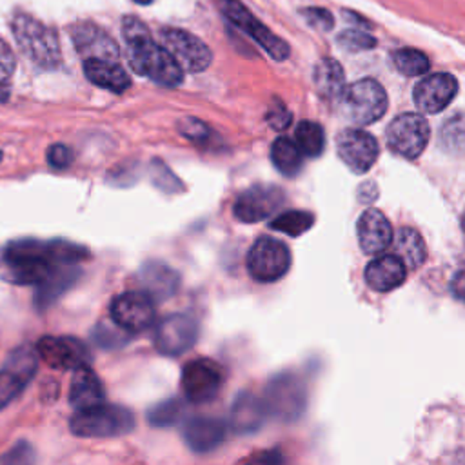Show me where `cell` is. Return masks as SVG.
<instances>
[{"label": "cell", "mask_w": 465, "mask_h": 465, "mask_svg": "<svg viewBox=\"0 0 465 465\" xmlns=\"http://www.w3.org/2000/svg\"><path fill=\"white\" fill-rule=\"evenodd\" d=\"M87 249L65 240H15L0 256V278L15 285H38L62 265H76Z\"/></svg>", "instance_id": "obj_1"}, {"label": "cell", "mask_w": 465, "mask_h": 465, "mask_svg": "<svg viewBox=\"0 0 465 465\" xmlns=\"http://www.w3.org/2000/svg\"><path fill=\"white\" fill-rule=\"evenodd\" d=\"M122 33L129 49V64L134 73L165 87H176L182 84L183 69L163 45L154 44L142 20L125 16Z\"/></svg>", "instance_id": "obj_2"}, {"label": "cell", "mask_w": 465, "mask_h": 465, "mask_svg": "<svg viewBox=\"0 0 465 465\" xmlns=\"http://www.w3.org/2000/svg\"><path fill=\"white\" fill-rule=\"evenodd\" d=\"M13 36L20 49L40 67L53 69L60 64V44L56 33L31 15L18 13L11 20Z\"/></svg>", "instance_id": "obj_3"}, {"label": "cell", "mask_w": 465, "mask_h": 465, "mask_svg": "<svg viewBox=\"0 0 465 465\" xmlns=\"http://www.w3.org/2000/svg\"><path fill=\"white\" fill-rule=\"evenodd\" d=\"M336 102L341 116L356 125L372 124L387 111V93L380 82L372 78H363L345 85Z\"/></svg>", "instance_id": "obj_4"}, {"label": "cell", "mask_w": 465, "mask_h": 465, "mask_svg": "<svg viewBox=\"0 0 465 465\" xmlns=\"http://www.w3.org/2000/svg\"><path fill=\"white\" fill-rule=\"evenodd\" d=\"M71 432L82 438H111L133 430L134 414L122 405L98 403L76 411L69 421Z\"/></svg>", "instance_id": "obj_5"}, {"label": "cell", "mask_w": 465, "mask_h": 465, "mask_svg": "<svg viewBox=\"0 0 465 465\" xmlns=\"http://www.w3.org/2000/svg\"><path fill=\"white\" fill-rule=\"evenodd\" d=\"M291 267L289 247L271 236H260L247 252V271L262 283L280 280Z\"/></svg>", "instance_id": "obj_6"}, {"label": "cell", "mask_w": 465, "mask_h": 465, "mask_svg": "<svg viewBox=\"0 0 465 465\" xmlns=\"http://www.w3.org/2000/svg\"><path fill=\"white\" fill-rule=\"evenodd\" d=\"M262 401L269 414L280 420H294L302 414L307 394L296 374L282 372L269 381Z\"/></svg>", "instance_id": "obj_7"}, {"label": "cell", "mask_w": 465, "mask_h": 465, "mask_svg": "<svg viewBox=\"0 0 465 465\" xmlns=\"http://www.w3.org/2000/svg\"><path fill=\"white\" fill-rule=\"evenodd\" d=\"M429 124L418 113H403L387 127V145L403 158H418L429 142Z\"/></svg>", "instance_id": "obj_8"}, {"label": "cell", "mask_w": 465, "mask_h": 465, "mask_svg": "<svg viewBox=\"0 0 465 465\" xmlns=\"http://www.w3.org/2000/svg\"><path fill=\"white\" fill-rule=\"evenodd\" d=\"M198 331V322L191 314L174 312L156 323L153 341L158 352L165 356H180L194 345Z\"/></svg>", "instance_id": "obj_9"}, {"label": "cell", "mask_w": 465, "mask_h": 465, "mask_svg": "<svg viewBox=\"0 0 465 465\" xmlns=\"http://www.w3.org/2000/svg\"><path fill=\"white\" fill-rule=\"evenodd\" d=\"M222 13L231 24L240 27L245 35L256 40L274 60H285L291 53L289 45L274 35L267 25H263L252 13L238 0H222Z\"/></svg>", "instance_id": "obj_10"}, {"label": "cell", "mask_w": 465, "mask_h": 465, "mask_svg": "<svg viewBox=\"0 0 465 465\" xmlns=\"http://www.w3.org/2000/svg\"><path fill=\"white\" fill-rule=\"evenodd\" d=\"M223 383V369L209 358H196L183 365L182 389L189 401L205 403L213 400Z\"/></svg>", "instance_id": "obj_11"}, {"label": "cell", "mask_w": 465, "mask_h": 465, "mask_svg": "<svg viewBox=\"0 0 465 465\" xmlns=\"http://www.w3.org/2000/svg\"><path fill=\"white\" fill-rule=\"evenodd\" d=\"M160 38L162 45L173 54V58L180 64L182 69L189 73H200L209 67L213 53L198 36L183 29L165 27L162 29Z\"/></svg>", "instance_id": "obj_12"}, {"label": "cell", "mask_w": 465, "mask_h": 465, "mask_svg": "<svg viewBox=\"0 0 465 465\" xmlns=\"http://www.w3.org/2000/svg\"><path fill=\"white\" fill-rule=\"evenodd\" d=\"M113 322L127 332H142L154 322V302L143 291L122 292L111 302Z\"/></svg>", "instance_id": "obj_13"}, {"label": "cell", "mask_w": 465, "mask_h": 465, "mask_svg": "<svg viewBox=\"0 0 465 465\" xmlns=\"http://www.w3.org/2000/svg\"><path fill=\"white\" fill-rule=\"evenodd\" d=\"M336 151L341 162L356 174L367 173L380 154L376 138L371 133L356 127L338 133Z\"/></svg>", "instance_id": "obj_14"}, {"label": "cell", "mask_w": 465, "mask_h": 465, "mask_svg": "<svg viewBox=\"0 0 465 465\" xmlns=\"http://www.w3.org/2000/svg\"><path fill=\"white\" fill-rule=\"evenodd\" d=\"M38 358L53 369L74 371L87 365V347L73 336H42L36 343Z\"/></svg>", "instance_id": "obj_15"}, {"label": "cell", "mask_w": 465, "mask_h": 465, "mask_svg": "<svg viewBox=\"0 0 465 465\" xmlns=\"http://www.w3.org/2000/svg\"><path fill=\"white\" fill-rule=\"evenodd\" d=\"M283 202V193L274 185H252L234 202L232 213L243 223L265 220Z\"/></svg>", "instance_id": "obj_16"}, {"label": "cell", "mask_w": 465, "mask_h": 465, "mask_svg": "<svg viewBox=\"0 0 465 465\" xmlns=\"http://www.w3.org/2000/svg\"><path fill=\"white\" fill-rule=\"evenodd\" d=\"M456 93L458 82L452 74L432 73L416 84L412 91V100L420 111L432 114L443 111L452 102Z\"/></svg>", "instance_id": "obj_17"}, {"label": "cell", "mask_w": 465, "mask_h": 465, "mask_svg": "<svg viewBox=\"0 0 465 465\" xmlns=\"http://www.w3.org/2000/svg\"><path fill=\"white\" fill-rule=\"evenodd\" d=\"M71 40L84 60L116 62L120 54L116 42L93 22L74 24L71 27Z\"/></svg>", "instance_id": "obj_18"}, {"label": "cell", "mask_w": 465, "mask_h": 465, "mask_svg": "<svg viewBox=\"0 0 465 465\" xmlns=\"http://www.w3.org/2000/svg\"><path fill=\"white\" fill-rule=\"evenodd\" d=\"M358 242L365 254H381L392 243L394 232L391 222L378 209H367L361 213L356 223Z\"/></svg>", "instance_id": "obj_19"}, {"label": "cell", "mask_w": 465, "mask_h": 465, "mask_svg": "<svg viewBox=\"0 0 465 465\" xmlns=\"http://www.w3.org/2000/svg\"><path fill=\"white\" fill-rule=\"evenodd\" d=\"M407 278L405 263L392 252L381 254L369 262L365 267V282L378 292H389L400 287Z\"/></svg>", "instance_id": "obj_20"}, {"label": "cell", "mask_w": 465, "mask_h": 465, "mask_svg": "<svg viewBox=\"0 0 465 465\" xmlns=\"http://www.w3.org/2000/svg\"><path fill=\"white\" fill-rule=\"evenodd\" d=\"M138 278L143 287V292H147L154 300H165L173 296L180 285L178 272L158 260L145 262L140 269Z\"/></svg>", "instance_id": "obj_21"}, {"label": "cell", "mask_w": 465, "mask_h": 465, "mask_svg": "<svg viewBox=\"0 0 465 465\" xmlns=\"http://www.w3.org/2000/svg\"><path fill=\"white\" fill-rule=\"evenodd\" d=\"M227 427L222 420L198 416L185 423L183 438L185 443L196 452H209L225 440Z\"/></svg>", "instance_id": "obj_22"}, {"label": "cell", "mask_w": 465, "mask_h": 465, "mask_svg": "<svg viewBox=\"0 0 465 465\" xmlns=\"http://www.w3.org/2000/svg\"><path fill=\"white\" fill-rule=\"evenodd\" d=\"M80 278V269L76 265H62L53 271L42 283L36 285L35 307L44 311L51 307L67 289H71Z\"/></svg>", "instance_id": "obj_23"}, {"label": "cell", "mask_w": 465, "mask_h": 465, "mask_svg": "<svg viewBox=\"0 0 465 465\" xmlns=\"http://www.w3.org/2000/svg\"><path fill=\"white\" fill-rule=\"evenodd\" d=\"M69 401L76 411L104 403V387L94 371L87 365L74 369L69 391Z\"/></svg>", "instance_id": "obj_24"}, {"label": "cell", "mask_w": 465, "mask_h": 465, "mask_svg": "<svg viewBox=\"0 0 465 465\" xmlns=\"http://www.w3.org/2000/svg\"><path fill=\"white\" fill-rule=\"evenodd\" d=\"M265 414H267V411L260 398L252 396L251 392H242L231 407L229 423L236 432L247 434V432H254L260 429Z\"/></svg>", "instance_id": "obj_25"}, {"label": "cell", "mask_w": 465, "mask_h": 465, "mask_svg": "<svg viewBox=\"0 0 465 465\" xmlns=\"http://www.w3.org/2000/svg\"><path fill=\"white\" fill-rule=\"evenodd\" d=\"M84 73L94 85L113 93H124L131 87V78L122 65L105 60H84Z\"/></svg>", "instance_id": "obj_26"}, {"label": "cell", "mask_w": 465, "mask_h": 465, "mask_svg": "<svg viewBox=\"0 0 465 465\" xmlns=\"http://www.w3.org/2000/svg\"><path fill=\"white\" fill-rule=\"evenodd\" d=\"M314 85L325 100H336L345 87L343 67L334 58H323L314 67Z\"/></svg>", "instance_id": "obj_27"}, {"label": "cell", "mask_w": 465, "mask_h": 465, "mask_svg": "<svg viewBox=\"0 0 465 465\" xmlns=\"http://www.w3.org/2000/svg\"><path fill=\"white\" fill-rule=\"evenodd\" d=\"M391 245H394V254L405 263L407 269H418L425 262V243L416 229L401 227L396 238H392Z\"/></svg>", "instance_id": "obj_28"}, {"label": "cell", "mask_w": 465, "mask_h": 465, "mask_svg": "<svg viewBox=\"0 0 465 465\" xmlns=\"http://www.w3.org/2000/svg\"><path fill=\"white\" fill-rule=\"evenodd\" d=\"M271 162L282 174L294 176L303 165V154L291 138L280 136L271 145Z\"/></svg>", "instance_id": "obj_29"}, {"label": "cell", "mask_w": 465, "mask_h": 465, "mask_svg": "<svg viewBox=\"0 0 465 465\" xmlns=\"http://www.w3.org/2000/svg\"><path fill=\"white\" fill-rule=\"evenodd\" d=\"M438 145L450 156L465 154V113L452 114L441 124L438 133Z\"/></svg>", "instance_id": "obj_30"}, {"label": "cell", "mask_w": 465, "mask_h": 465, "mask_svg": "<svg viewBox=\"0 0 465 465\" xmlns=\"http://www.w3.org/2000/svg\"><path fill=\"white\" fill-rule=\"evenodd\" d=\"M294 143L298 145L302 154L312 156V158L320 156L325 147V134L322 125L311 120L300 122L294 131Z\"/></svg>", "instance_id": "obj_31"}, {"label": "cell", "mask_w": 465, "mask_h": 465, "mask_svg": "<svg viewBox=\"0 0 465 465\" xmlns=\"http://www.w3.org/2000/svg\"><path fill=\"white\" fill-rule=\"evenodd\" d=\"M312 222H314V216L311 213L291 209V211L280 213L276 218L269 222V225L271 229L285 232L289 236H300L312 227Z\"/></svg>", "instance_id": "obj_32"}, {"label": "cell", "mask_w": 465, "mask_h": 465, "mask_svg": "<svg viewBox=\"0 0 465 465\" xmlns=\"http://www.w3.org/2000/svg\"><path fill=\"white\" fill-rule=\"evenodd\" d=\"M392 64L400 73H403L407 76H420L430 69L429 58L421 51L412 49V47L396 49L392 53Z\"/></svg>", "instance_id": "obj_33"}, {"label": "cell", "mask_w": 465, "mask_h": 465, "mask_svg": "<svg viewBox=\"0 0 465 465\" xmlns=\"http://www.w3.org/2000/svg\"><path fill=\"white\" fill-rule=\"evenodd\" d=\"M183 414H185V403L182 400L171 398L151 407L147 412V420L154 427H171L178 423L183 418Z\"/></svg>", "instance_id": "obj_34"}, {"label": "cell", "mask_w": 465, "mask_h": 465, "mask_svg": "<svg viewBox=\"0 0 465 465\" xmlns=\"http://www.w3.org/2000/svg\"><path fill=\"white\" fill-rule=\"evenodd\" d=\"M36 361H38V352L29 345H22L9 354L4 367L13 371L16 376H20L27 383L36 371Z\"/></svg>", "instance_id": "obj_35"}, {"label": "cell", "mask_w": 465, "mask_h": 465, "mask_svg": "<svg viewBox=\"0 0 465 465\" xmlns=\"http://www.w3.org/2000/svg\"><path fill=\"white\" fill-rule=\"evenodd\" d=\"M338 44H340V47H343L351 53H356V51L372 49L376 45V40L369 33H365L358 27L356 29L351 27V29H345L338 35Z\"/></svg>", "instance_id": "obj_36"}, {"label": "cell", "mask_w": 465, "mask_h": 465, "mask_svg": "<svg viewBox=\"0 0 465 465\" xmlns=\"http://www.w3.org/2000/svg\"><path fill=\"white\" fill-rule=\"evenodd\" d=\"M24 387H25V381L20 376H16L13 371L4 367L0 371V409L5 407L11 400H15Z\"/></svg>", "instance_id": "obj_37"}, {"label": "cell", "mask_w": 465, "mask_h": 465, "mask_svg": "<svg viewBox=\"0 0 465 465\" xmlns=\"http://www.w3.org/2000/svg\"><path fill=\"white\" fill-rule=\"evenodd\" d=\"M178 131H180L185 138H189V140H193V142H196V143H203V142H207L209 136H211V129H209L202 120L193 118V116L182 118V120L178 122Z\"/></svg>", "instance_id": "obj_38"}, {"label": "cell", "mask_w": 465, "mask_h": 465, "mask_svg": "<svg viewBox=\"0 0 465 465\" xmlns=\"http://www.w3.org/2000/svg\"><path fill=\"white\" fill-rule=\"evenodd\" d=\"M0 465H35V452L29 443L20 441L0 456Z\"/></svg>", "instance_id": "obj_39"}, {"label": "cell", "mask_w": 465, "mask_h": 465, "mask_svg": "<svg viewBox=\"0 0 465 465\" xmlns=\"http://www.w3.org/2000/svg\"><path fill=\"white\" fill-rule=\"evenodd\" d=\"M151 176H153V182L160 187V189H163V191H167V193H173V191H178L180 189V182L173 176V173L162 163V162H158V160H154L153 162V165H151Z\"/></svg>", "instance_id": "obj_40"}, {"label": "cell", "mask_w": 465, "mask_h": 465, "mask_svg": "<svg viewBox=\"0 0 465 465\" xmlns=\"http://www.w3.org/2000/svg\"><path fill=\"white\" fill-rule=\"evenodd\" d=\"M302 15H303L305 22H307L311 27H314V29L329 31V29H332V25H334L332 15H331L327 9H323V7H307V9L302 11Z\"/></svg>", "instance_id": "obj_41"}, {"label": "cell", "mask_w": 465, "mask_h": 465, "mask_svg": "<svg viewBox=\"0 0 465 465\" xmlns=\"http://www.w3.org/2000/svg\"><path fill=\"white\" fill-rule=\"evenodd\" d=\"M120 331H124V329H120L118 325L114 329H111L109 325L100 323V325H96L93 336H94L96 343L102 347H116L118 343H124V340H125V334H120Z\"/></svg>", "instance_id": "obj_42"}, {"label": "cell", "mask_w": 465, "mask_h": 465, "mask_svg": "<svg viewBox=\"0 0 465 465\" xmlns=\"http://www.w3.org/2000/svg\"><path fill=\"white\" fill-rule=\"evenodd\" d=\"M47 162L54 169H65L73 162V153L64 143H53L47 149Z\"/></svg>", "instance_id": "obj_43"}, {"label": "cell", "mask_w": 465, "mask_h": 465, "mask_svg": "<svg viewBox=\"0 0 465 465\" xmlns=\"http://www.w3.org/2000/svg\"><path fill=\"white\" fill-rule=\"evenodd\" d=\"M291 111L283 105V104H280V102H276L271 109H269V113H267V122H269V125L271 127H274V129H278V131H283V129H287L289 127V124H291Z\"/></svg>", "instance_id": "obj_44"}, {"label": "cell", "mask_w": 465, "mask_h": 465, "mask_svg": "<svg viewBox=\"0 0 465 465\" xmlns=\"http://www.w3.org/2000/svg\"><path fill=\"white\" fill-rule=\"evenodd\" d=\"M15 71V54L11 47L0 40V82H7Z\"/></svg>", "instance_id": "obj_45"}, {"label": "cell", "mask_w": 465, "mask_h": 465, "mask_svg": "<svg viewBox=\"0 0 465 465\" xmlns=\"http://www.w3.org/2000/svg\"><path fill=\"white\" fill-rule=\"evenodd\" d=\"M283 456L278 449H269V450H260L252 454L245 465H282Z\"/></svg>", "instance_id": "obj_46"}, {"label": "cell", "mask_w": 465, "mask_h": 465, "mask_svg": "<svg viewBox=\"0 0 465 465\" xmlns=\"http://www.w3.org/2000/svg\"><path fill=\"white\" fill-rule=\"evenodd\" d=\"M450 292L456 300L465 302V269L456 271L450 278Z\"/></svg>", "instance_id": "obj_47"}, {"label": "cell", "mask_w": 465, "mask_h": 465, "mask_svg": "<svg viewBox=\"0 0 465 465\" xmlns=\"http://www.w3.org/2000/svg\"><path fill=\"white\" fill-rule=\"evenodd\" d=\"M9 98V85L7 82H0V102H5Z\"/></svg>", "instance_id": "obj_48"}, {"label": "cell", "mask_w": 465, "mask_h": 465, "mask_svg": "<svg viewBox=\"0 0 465 465\" xmlns=\"http://www.w3.org/2000/svg\"><path fill=\"white\" fill-rule=\"evenodd\" d=\"M461 229H463V231H465V214H463V216H461Z\"/></svg>", "instance_id": "obj_49"}, {"label": "cell", "mask_w": 465, "mask_h": 465, "mask_svg": "<svg viewBox=\"0 0 465 465\" xmlns=\"http://www.w3.org/2000/svg\"><path fill=\"white\" fill-rule=\"evenodd\" d=\"M134 2H136V4H149L151 0H134Z\"/></svg>", "instance_id": "obj_50"}, {"label": "cell", "mask_w": 465, "mask_h": 465, "mask_svg": "<svg viewBox=\"0 0 465 465\" xmlns=\"http://www.w3.org/2000/svg\"><path fill=\"white\" fill-rule=\"evenodd\" d=\"M0 160H2V151H0Z\"/></svg>", "instance_id": "obj_51"}]
</instances>
